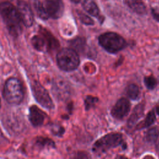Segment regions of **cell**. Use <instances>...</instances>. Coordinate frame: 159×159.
I'll use <instances>...</instances> for the list:
<instances>
[{
  "label": "cell",
  "mask_w": 159,
  "mask_h": 159,
  "mask_svg": "<svg viewBox=\"0 0 159 159\" xmlns=\"http://www.w3.org/2000/svg\"><path fill=\"white\" fill-rule=\"evenodd\" d=\"M84 42L81 38H77L71 42V44L75 48L80 51V49H82L83 46L84 45Z\"/></svg>",
  "instance_id": "44dd1931"
},
{
  "label": "cell",
  "mask_w": 159,
  "mask_h": 159,
  "mask_svg": "<svg viewBox=\"0 0 159 159\" xmlns=\"http://www.w3.org/2000/svg\"><path fill=\"white\" fill-rule=\"evenodd\" d=\"M156 120V116L155 114L153 111H150L147 115L146 117L142 121L140 122L138 126L137 127V129H145L147 127H148L150 126L152 124H153Z\"/></svg>",
  "instance_id": "5bb4252c"
},
{
  "label": "cell",
  "mask_w": 159,
  "mask_h": 159,
  "mask_svg": "<svg viewBox=\"0 0 159 159\" xmlns=\"http://www.w3.org/2000/svg\"><path fill=\"white\" fill-rule=\"evenodd\" d=\"M0 15L1 16L9 32L13 35H18L22 31L23 24L15 6L9 2L0 4Z\"/></svg>",
  "instance_id": "6da1fadb"
},
{
  "label": "cell",
  "mask_w": 159,
  "mask_h": 159,
  "mask_svg": "<svg viewBox=\"0 0 159 159\" xmlns=\"http://www.w3.org/2000/svg\"><path fill=\"white\" fill-rule=\"evenodd\" d=\"M125 4L134 12L139 14L146 13V7L142 0H124Z\"/></svg>",
  "instance_id": "8fae6325"
},
{
  "label": "cell",
  "mask_w": 159,
  "mask_h": 159,
  "mask_svg": "<svg viewBox=\"0 0 159 159\" xmlns=\"http://www.w3.org/2000/svg\"><path fill=\"white\" fill-rule=\"evenodd\" d=\"M29 119L34 126H40L44 122L45 115L37 106H32L29 110Z\"/></svg>",
  "instance_id": "30bf717a"
},
{
  "label": "cell",
  "mask_w": 159,
  "mask_h": 159,
  "mask_svg": "<svg viewBox=\"0 0 159 159\" xmlns=\"http://www.w3.org/2000/svg\"><path fill=\"white\" fill-rule=\"evenodd\" d=\"M143 111H144V106L142 104H139L137 106H136L133 112L132 115L129 119L128 120V125L129 126H132L135 123L137 122V120L142 116L143 114Z\"/></svg>",
  "instance_id": "4fadbf2b"
},
{
  "label": "cell",
  "mask_w": 159,
  "mask_h": 159,
  "mask_svg": "<svg viewBox=\"0 0 159 159\" xmlns=\"http://www.w3.org/2000/svg\"><path fill=\"white\" fill-rule=\"evenodd\" d=\"M17 9L22 24L28 27L32 26L34 22V14L29 5L24 1H19Z\"/></svg>",
  "instance_id": "ba28073f"
},
{
  "label": "cell",
  "mask_w": 159,
  "mask_h": 159,
  "mask_svg": "<svg viewBox=\"0 0 159 159\" xmlns=\"http://www.w3.org/2000/svg\"><path fill=\"white\" fill-rule=\"evenodd\" d=\"M31 88L35 99L40 104L48 109L53 108L54 105L48 93L38 81H34Z\"/></svg>",
  "instance_id": "8992f818"
},
{
  "label": "cell",
  "mask_w": 159,
  "mask_h": 159,
  "mask_svg": "<svg viewBox=\"0 0 159 159\" xmlns=\"http://www.w3.org/2000/svg\"><path fill=\"white\" fill-rule=\"evenodd\" d=\"M99 45L107 52L116 53L124 49L127 43L125 39L119 34L109 32L101 34L98 38Z\"/></svg>",
  "instance_id": "277c9868"
},
{
  "label": "cell",
  "mask_w": 159,
  "mask_h": 159,
  "mask_svg": "<svg viewBox=\"0 0 159 159\" xmlns=\"http://www.w3.org/2000/svg\"><path fill=\"white\" fill-rule=\"evenodd\" d=\"M78 15L81 22L84 24H86L88 25H91L94 24L93 20L91 17H89L88 16L85 14L84 13L80 11L79 12H78Z\"/></svg>",
  "instance_id": "ffe728a7"
},
{
  "label": "cell",
  "mask_w": 159,
  "mask_h": 159,
  "mask_svg": "<svg viewBox=\"0 0 159 159\" xmlns=\"http://www.w3.org/2000/svg\"><path fill=\"white\" fill-rule=\"evenodd\" d=\"M70 1H71V2H74V3H76V4H77V3L80 2L81 0H70Z\"/></svg>",
  "instance_id": "cb8c5ba5"
},
{
  "label": "cell",
  "mask_w": 159,
  "mask_h": 159,
  "mask_svg": "<svg viewBox=\"0 0 159 159\" xmlns=\"http://www.w3.org/2000/svg\"><path fill=\"white\" fill-rule=\"evenodd\" d=\"M156 148H157V150L159 152V142L157 143V145H156Z\"/></svg>",
  "instance_id": "d4e9b609"
},
{
  "label": "cell",
  "mask_w": 159,
  "mask_h": 159,
  "mask_svg": "<svg viewBox=\"0 0 159 159\" xmlns=\"http://www.w3.org/2000/svg\"><path fill=\"white\" fill-rule=\"evenodd\" d=\"M43 5L48 18L58 19L63 14L64 4L62 0H45Z\"/></svg>",
  "instance_id": "52a82bcc"
},
{
  "label": "cell",
  "mask_w": 159,
  "mask_h": 159,
  "mask_svg": "<svg viewBox=\"0 0 159 159\" xmlns=\"http://www.w3.org/2000/svg\"><path fill=\"white\" fill-rule=\"evenodd\" d=\"M126 94L127 96L132 100H136L140 96V89L135 84H130L126 88Z\"/></svg>",
  "instance_id": "9a60e30c"
},
{
  "label": "cell",
  "mask_w": 159,
  "mask_h": 159,
  "mask_svg": "<svg viewBox=\"0 0 159 159\" xmlns=\"http://www.w3.org/2000/svg\"><path fill=\"white\" fill-rule=\"evenodd\" d=\"M82 6L83 9L92 16L96 17L99 16V7L93 0H84L82 3Z\"/></svg>",
  "instance_id": "7c38bea8"
},
{
  "label": "cell",
  "mask_w": 159,
  "mask_h": 159,
  "mask_svg": "<svg viewBox=\"0 0 159 159\" xmlns=\"http://www.w3.org/2000/svg\"><path fill=\"white\" fill-rule=\"evenodd\" d=\"M159 137V130L157 127H152L146 133L145 139L147 142L153 143L157 141Z\"/></svg>",
  "instance_id": "e0dca14e"
},
{
  "label": "cell",
  "mask_w": 159,
  "mask_h": 159,
  "mask_svg": "<svg viewBox=\"0 0 159 159\" xmlns=\"http://www.w3.org/2000/svg\"><path fill=\"white\" fill-rule=\"evenodd\" d=\"M98 101V99L96 97H94L92 96H87L84 100V106L86 110H89L91 107H93L96 103Z\"/></svg>",
  "instance_id": "d6986e66"
},
{
  "label": "cell",
  "mask_w": 159,
  "mask_h": 159,
  "mask_svg": "<svg viewBox=\"0 0 159 159\" xmlns=\"http://www.w3.org/2000/svg\"><path fill=\"white\" fill-rule=\"evenodd\" d=\"M4 98L11 104H19L24 99V89L20 81L16 78H10L5 83Z\"/></svg>",
  "instance_id": "7a4b0ae2"
},
{
  "label": "cell",
  "mask_w": 159,
  "mask_h": 159,
  "mask_svg": "<svg viewBox=\"0 0 159 159\" xmlns=\"http://www.w3.org/2000/svg\"><path fill=\"white\" fill-rule=\"evenodd\" d=\"M130 103L129 101L124 98L119 99L111 110V115L117 119H122L129 112Z\"/></svg>",
  "instance_id": "9c48e42d"
},
{
  "label": "cell",
  "mask_w": 159,
  "mask_h": 159,
  "mask_svg": "<svg viewBox=\"0 0 159 159\" xmlns=\"http://www.w3.org/2000/svg\"><path fill=\"white\" fill-rule=\"evenodd\" d=\"M144 83L148 89H153L157 86V80L152 75L145 76L144 78Z\"/></svg>",
  "instance_id": "ac0fdd59"
},
{
  "label": "cell",
  "mask_w": 159,
  "mask_h": 159,
  "mask_svg": "<svg viewBox=\"0 0 159 159\" xmlns=\"http://www.w3.org/2000/svg\"><path fill=\"white\" fill-rule=\"evenodd\" d=\"M57 61L58 66L65 71L76 70L80 64L78 53L75 50L69 48H64L58 52Z\"/></svg>",
  "instance_id": "5b68a950"
},
{
  "label": "cell",
  "mask_w": 159,
  "mask_h": 159,
  "mask_svg": "<svg viewBox=\"0 0 159 159\" xmlns=\"http://www.w3.org/2000/svg\"><path fill=\"white\" fill-rule=\"evenodd\" d=\"M152 14L153 18L158 22H159V8L155 7L151 9Z\"/></svg>",
  "instance_id": "7402d4cb"
},
{
  "label": "cell",
  "mask_w": 159,
  "mask_h": 159,
  "mask_svg": "<svg viewBox=\"0 0 159 159\" xmlns=\"http://www.w3.org/2000/svg\"><path fill=\"white\" fill-rule=\"evenodd\" d=\"M120 145L125 147L122 135L120 133H110L98 139L94 143L92 150L94 153L101 154Z\"/></svg>",
  "instance_id": "3957f363"
},
{
  "label": "cell",
  "mask_w": 159,
  "mask_h": 159,
  "mask_svg": "<svg viewBox=\"0 0 159 159\" xmlns=\"http://www.w3.org/2000/svg\"><path fill=\"white\" fill-rule=\"evenodd\" d=\"M34 6L35 7V11H36L37 15L41 19H44V20L48 19V17L45 11L43 5L39 0H34Z\"/></svg>",
  "instance_id": "2e32d148"
},
{
  "label": "cell",
  "mask_w": 159,
  "mask_h": 159,
  "mask_svg": "<svg viewBox=\"0 0 159 159\" xmlns=\"http://www.w3.org/2000/svg\"><path fill=\"white\" fill-rule=\"evenodd\" d=\"M156 112H157V114L159 116V105L156 107Z\"/></svg>",
  "instance_id": "603a6c76"
}]
</instances>
